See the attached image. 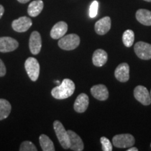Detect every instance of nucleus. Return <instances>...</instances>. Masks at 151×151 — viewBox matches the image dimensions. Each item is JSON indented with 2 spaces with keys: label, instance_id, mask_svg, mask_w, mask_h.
Masks as SVG:
<instances>
[{
  "label": "nucleus",
  "instance_id": "9",
  "mask_svg": "<svg viewBox=\"0 0 151 151\" xmlns=\"http://www.w3.org/2000/svg\"><path fill=\"white\" fill-rule=\"evenodd\" d=\"M19 43L14 38L9 37H0V52H9L18 48Z\"/></svg>",
  "mask_w": 151,
  "mask_h": 151
},
{
  "label": "nucleus",
  "instance_id": "32",
  "mask_svg": "<svg viewBox=\"0 0 151 151\" xmlns=\"http://www.w3.org/2000/svg\"><path fill=\"white\" fill-rule=\"evenodd\" d=\"M150 147H151V143H150Z\"/></svg>",
  "mask_w": 151,
  "mask_h": 151
},
{
  "label": "nucleus",
  "instance_id": "14",
  "mask_svg": "<svg viewBox=\"0 0 151 151\" xmlns=\"http://www.w3.org/2000/svg\"><path fill=\"white\" fill-rule=\"evenodd\" d=\"M89 106V97L85 93H81L77 97L76 99L73 109L77 113H84L88 109Z\"/></svg>",
  "mask_w": 151,
  "mask_h": 151
},
{
  "label": "nucleus",
  "instance_id": "5",
  "mask_svg": "<svg viewBox=\"0 0 151 151\" xmlns=\"http://www.w3.org/2000/svg\"><path fill=\"white\" fill-rule=\"evenodd\" d=\"M24 68L29 78L32 81H37L40 73V65L35 58H29L24 62Z\"/></svg>",
  "mask_w": 151,
  "mask_h": 151
},
{
  "label": "nucleus",
  "instance_id": "15",
  "mask_svg": "<svg viewBox=\"0 0 151 151\" xmlns=\"http://www.w3.org/2000/svg\"><path fill=\"white\" fill-rule=\"evenodd\" d=\"M68 134L70 141L71 150L74 151H82L84 149V144L81 138L72 130H68Z\"/></svg>",
  "mask_w": 151,
  "mask_h": 151
},
{
  "label": "nucleus",
  "instance_id": "25",
  "mask_svg": "<svg viewBox=\"0 0 151 151\" xmlns=\"http://www.w3.org/2000/svg\"><path fill=\"white\" fill-rule=\"evenodd\" d=\"M99 9V3L97 1H93L90 4L89 10V16L91 18H94L97 16Z\"/></svg>",
  "mask_w": 151,
  "mask_h": 151
},
{
  "label": "nucleus",
  "instance_id": "4",
  "mask_svg": "<svg viewBox=\"0 0 151 151\" xmlns=\"http://www.w3.org/2000/svg\"><path fill=\"white\" fill-rule=\"evenodd\" d=\"M113 146L118 148H128L133 146L135 139L130 134H121L114 136L112 140Z\"/></svg>",
  "mask_w": 151,
  "mask_h": 151
},
{
  "label": "nucleus",
  "instance_id": "29",
  "mask_svg": "<svg viewBox=\"0 0 151 151\" xmlns=\"http://www.w3.org/2000/svg\"><path fill=\"white\" fill-rule=\"evenodd\" d=\"M30 0H18V2L21 3V4H25V3H27L28 1H29Z\"/></svg>",
  "mask_w": 151,
  "mask_h": 151
},
{
  "label": "nucleus",
  "instance_id": "7",
  "mask_svg": "<svg viewBox=\"0 0 151 151\" xmlns=\"http://www.w3.org/2000/svg\"><path fill=\"white\" fill-rule=\"evenodd\" d=\"M134 52L141 60L151 59V44L143 41H139L134 45Z\"/></svg>",
  "mask_w": 151,
  "mask_h": 151
},
{
  "label": "nucleus",
  "instance_id": "19",
  "mask_svg": "<svg viewBox=\"0 0 151 151\" xmlns=\"http://www.w3.org/2000/svg\"><path fill=\"white\" fill-rule=\"evenodd\" d=\"M43 9V2L41 0L32 1L28 6L27 13L31 17H37L41 14Z\"/></svg>",
  "mask_w": 151,
  "mask_h": 151
},
{
  "label": "nucleus",
  "instance_id": "13",
  "mask_svg": "<svg viewBox=\"0 0 151 151\" xmlns=\"http://www.w3.org/2000/svg\"><path fill=\"white\" fill-rule=\"evenodd\" d=\"M92 95L100 101H105L109 98V90L106 86L102 84L95 85L90 89Z\"/></svg>",
  "mask_w": 151,
  "mask_h": 151
},
{
  "label": "nucleus",
  "instance_id": "24",
  "mask_svg": "<svg viewBox=\"0 0 151 151\" xmlns=\"http://www.w3.org/2000/svg\"><path fill=\"white\" fill-rule=\"evenodd\" d=\"M100 142L101 143V146H102V150L104 151H112L113 150V147H112V143H111V141L108 138L102 137L100 139Z\"/></svg>",
  "mask_w": 151,
  "mask_h": 151
},
{
  "label": "nucleus",
  "instance_id": "26",
  "mask_svg": "<svg viewBox=\"0 0 151 151\" xmlns=\"http://www.w3.org/2000/svg\"><path fill=\"white\" fill-rule=\"evenodd\" d=\"M6 73V68L2 60L0 59V77L4 76Z\"/></svg>",
  "mask_w": 151,
  "mask_h": 151
},
{
  "label": "nucleus",
  "instance_id": "18",
  "mask_svg": "<svg viewBox=\"0 0 151 151\" xmlns=\"http://www.w3.org/2000/svg\"><path fill=\"white\" fill-rule=\"evenodd\" d=\"M136 18L141 24L146 26L151 25V11L147 9H139L136 13Z\"/></svg>",
  "mask_w": 151,
  "mask_h": 151
},
{
  "label": "nucleus",
  "instance_id": "21",
  "mask_svg": "<svg viewBox=\"0 0 151 151\" xmlns=\"http://www.w3.org/2000/svg\"><path fill=\"white\" fill-rule=\"evenodd\" d=\"M39 143L43 151H54V143L51 139L46 134H41L39 137Z\"/></svg>",
  "mask_w": 151,
  "mask_h": 151
},
{
  "label": "nucleus",
  "instance_id": "23",
  "mask_svg": "<svg viewBox=\"0 0 151 151\" xmlns=\"http://www.w3.org/2000/svg\"><path fill=\"white\" fill-rule=\"evenodd\" d=\"M20 151H37V148L32 142L29 141H24L20 146Z\"/></svg>",
  "mask_w": 151,
  "mask_h": 151
},
{
  "label": "nucleus",
  "instance_id": "8",
  "mask_svg": "<svg viewBox=\"0 0 151 151\" xmlns=\"http://www.w3.org/2000/svg\"><path fill=\"white\" fill-rule=\"evenodd\" d=\"M32 25V21L29 18L26 16L20 17L12 22L11 26L13 29L17 32H24Z\"/></svg>",
  "mask_w": 151,
  "mask_h": 151
},
{
  "label": "nucleus",
  "instance_id": "12",
  "mask_svg": "<svg viewBox=\"0 0 151 151\" xmlns=\"http://www.w3.org/2000/svg\"><path fill=\"white\" fill-rule=\"evenodd\" d=\"M111 27V20L110 17L106 16L100 19L94 24V30L99 35H104L109 32Z\"/></svg>",
  "mask_w": 151,
  "mask_h": 151
},
{
  "label": "nucleus",
  "instance_id": "1",
  "mask_svg": "<svg viewBox=\"0 0 151 151\" xmlns=\"http://www.w3.org/2000/svg\"><path fill=\"white\" fill-rule=\"evenodd\" d=\"M75 91V84L71 79L65 78L51 90V94L57 99H65L71 97Z\"/></svg>",
  "mask_w": 151,
  "mask_h": 151
},
{
  "label": "nucleus",
  "instance_id": "22",
  "mask_svg": "<svg viewBox=\"0 0 151 151\" xmlns=\"http://www.w3.org/2000/svg\"><path fill=\"white\" fill-rule=\"evenodd\" d=\"M134 33L131 29H127L122 35V42L127 48L131 47L134 42Z\"/></svg>",
  "mask_w": 151,
  "mask_h": 151
},
{
  "label": "nucleus",
  "instance_id": "3",
  "mask_svg": "<svg viewBox=\"0 0 151 151\" xmlns=\"http://www.w3.org/2000/svg\"><path fill=\"white\" fill-rule=\"evenodd\" d=\"M53 128L55 132L58 141L62 148L68 149L70 147V141L67 131H66L65 127L59 120H55L53 122Z\"/></svg>",
  "mask_w": 151,
  "mask_h": 151
},
{
  "label": "nucleus",
  "instance_id": "31",
  "mask_svg": "<svg viewBox=\"0 0 151 151\" xmlns=\"http://www.w3.org/2000/svg\"><path fill=\"white\" fill-rule=\"evenodd\" d=\"M150 97H151V90H150Z\"/></svg>",
  "mask_w": 151,
  "mask_h": 151
},
{
  "label": "nucleus",
  "instance_id": "27",
  "mask_svg": "<svg viewBox=\"0 0 151 151\" xmlns=\"http://www.w3.org/2000/svg\"><path fill=\"white\" fill-rule=\"evenodd\" d=\"M4 13V8L2 5L0 4V19L2 17Z\"/></svg>",
  "mask_w": 151,
  "mask_h": 151
},
{
  "label": "nucleus",
  "instance_id": "17",
  "mask_svg": "<svg viewBox=\"0 0 151 151\" xmlns=\"http://www.w3.org/2000/svg\"><path fill=\"white\" fill-rule=\"evenodd\" d=\"M108 60V54L102 49H97L92 55V63L96 67H102Z\"/></svg>",
  "mask_w": 151,
  "mask_h": 151
},
{
  "label": "nucleus",
  "instance_id": "6",
  "mask_svg": "<svg viewBox=\"0 0 151 151\" xmlns=\"http://www.w3.org/2000/svg\"><path fill=\"white\" fill-rule=\"evenodd\" d=\"M134 96L139 102L144 106H148L151 104V97L150 92L146 87L138 86L134 90Z\"/></svg>",
  "mask_w": 151,
  "mask_h": 151
},
{
  "label": "nucleus",
  "instance_id": "30",
  "mask_svg": "<svg viewBox=\"0 0 151 151\" xmlns=\"http://www.w3.org/2000/svg\"><path fill=\"white\" fill-rule=\"evenodd\" d=\"M146 1H148V2H151V0H144Z\"/></svg>",
  "mask_w": 151,
  "mask_h": 151
},
{
  "label": "nucleus",
  "instance_id": "16",
  "mask_svg": "<svg viewBox=\"0 0 151 151\" xmlns=\"http://www.w3.org/2000/svg\"><path fill=\"white\" fill-rule=\"evenodd\" d=\"M68 30V25L65 22L60 21L55 24L50 31V37L53 39H58L65 35Z\"/></svg>",
  "mask_w": 151,
  "mask_h": 151
},
{
  "label": "nucleus",
  "instance_id": "20",
  "mask_svg": "<svg viewBox=\"0 0 151 151\" xmlns=\"http://www.w3.org/2000/svg\"><path fill=\"white\" fill-rule=\"evenodd\" d=\"M11 111V105L5 99H0V120L8 118Z\"/></svg>",
  "mask_w": 151,
  "mask_h": 151
},
{
  "label": "nucleus",
  "instance_id": "2",
  "mask_svg": "<svg viewBox=\"0 0 151 151\" xmlns=\"http://www.w3.org/2000/svg\"><path fill=\"white\" fill-rule=\"evenodd\" d=\"M80 37L76 34H70L60 38L58 41V46L62 50H72L79 46Z\"/></svg>",
  "mask_w": 151,
  "mask_h": 151
},
{
  "label": "nucleus",
  "instance_id": "11",
  "mask_svg": "<svg viewBox=\"0 0 151 151\" xmlns=\"http://www.w3.org/2000/svg\"><path fill=\"white\" fill-rule=\"evenodd\" d=\"M115 77L118 81L125 83L129 79V66L127 63H121L115 70Z\"/></svg>",
  "mask_w": 151,
  "mask_h": 151
},
{
  "label": "nucleus",
  "instance_id": "10",
  "mask_svg": "<svg viewBox=\"0 0 151 151\" xmlns=\"http://www.w3.org/2000/svg\"><path fill=\"white\" fill-rule=\"evenodd\" d=\"M42 46V41L39 32L37 31H34L30 35L29 40V47L30 52L33 55L39 54L41 51Z\"/></svg>",
  "mask_w": 151,
  "mask_h": 151
},
{
  "label": "nucleus",
  "instance_id": "28",
  "mask_svg": "<svg viewBox=\"0 0 151 151\" xmlns=\"http://www.w3.org/2000/svg\"><path fill=\"white\" fill-rule=\"evenodd\" d=\"M127 151H138L139 150V149L137 148H136V147H130V148H128Z\"/></svg>",
  "mask_w": 151,
  "mask_h": 151
}]
</instances>
